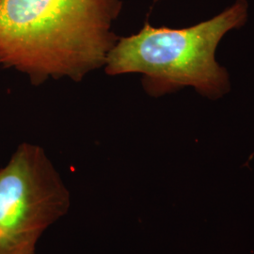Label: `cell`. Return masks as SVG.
<instances>
[{"label":"cell","mask_w":254,"mask_h":254,"mask_svg":"<svg viewBox=\"0 0 254 254\" xmlns=\"http://www.w3.org/2000/svg\"><path fill=\"white\" fill-rule=\"evenodd\" d=\"M122 8V0H0V65L33 85L80 81L105 66Z\"/></svg>","instance_id":"obj_1"},{"label":"cell","mask_w":254,"mask_h":254,"mask_svg":"<svg viewBox=\"0 0 254 254\" xmlns=\"http://www.w3.org/2000/svg\"><path fill=\"white\" fill-rule=\"evenodd\" d=\"M248 14V2L236 0L215 17L192 27H154L146 22L139 32L118 39L105 71L109 75L141 73L150 95L193 87L217 99L230 90V83L225 68L216 61V49L227 32L245 25Z\"/></svg>","instance_id":"obj_2"},{"label":"cell","mask_w":254,"mask_h":254,"mask_svg":"<svg viewBox=\"0 0 254 254\" xmlns=\"http://www.w3.org/2000/svg\"><path fill=\"white\" fill-rule=\"evenodd\" d=\"M70 205V192L45 150L20 144L0 169V254H36L42 235Z\"/></svg>","instance_id":"obj_3"}]
</instances>
